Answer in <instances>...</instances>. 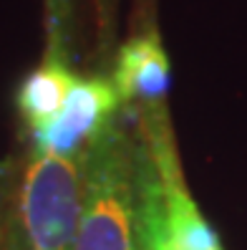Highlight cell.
<instances>
[{
  "instance_id": "6da1fadb",
  "label": "cell",
  "mask_w": 247,
  "mask_h": 250,
  "mask_svg": "<svg viewBox=\"0 0 247 250\" xmlns=\"http://www.w3.org/2000/svg\"><path fill=\"white\" fill-rule=\"evenodd\" d=\"M139 139L119 116L83 154L76 250H136Z\"/></svg>"
},
{
  "instance_id": "7a4b0ae2",
  "label": "cell",
  "mask_w": 247,
  "mask_h": 250,
  "mask_svg": "<svg viewBox=\"0 0 247 250\" xmlns=\"http://www.w3.org/2000/svg\"><path fill=\"white\" fill-rule=\"evenodd\" d=\"M83 195V157L33 149L18 189L20 250H76Z\"/></svg>"
},
{
  "instance_id": "3957f363",
  "label": "cell",
  "mask_w": 247,
  "mask_h": 250,
  "mask_svg": "<svg viewBox=\"0 0 247 250\" xmlns=\"http://www.w3.org/2000/svg\"><path fill=\"white\" fill-rule=\"evenodd\" d=\"M121 99L111 76H81L68 91L61 111L33 131V149L81 159L86 149L121 116Z\"/></svg>"
},
{
  "instance_id": "277c9868",
  "label": "cell",
  "mask_w": 247,
  "mask_h": 250,
  "mask_svg": "<svg viewBox=\"0 0 247 250\" xmlns=\"http://www.w3.org/2000/svg\"><path fill=\"white\" fill-rule=\"evenodd\" d=\"M111 81L119 91L121 104L129 109L147 111L167 106L171 66L162 36L154 28L139 31L119 46Z\"/></svg>"
},
{
  "instance_id": "5b68a950",
  "label": "cell",
  "mask_w": 247,
  "mask_h": 250,
  "mask_svg": "<svg viewBox=\"0 0 247 250\" xmlns=\"http://www.w3.org/2000/svg\"><path fill=\"white\" fill-rule=\"evenodd\" d=\"M164 220L171 250H225L212 223L199 210L190 187H171L164 195Z\"/></svg>"
},
{
  "instance_id": "8992f818",
  "label": "cell",
  "mask_w": 247,
  "mask_h": 250,
  "mask_svg": "<svg viewBox=\"0 0 247 250\" xmlns=\"http://www.w3.org/2000/svg\"><path fill=\"white\" fill-rule=\"evenodd\" d=\"M136 129V126H134ZM139 139V134H136ZM139 235L136 250H171L162 205V189H159L156 167L139 139Z\"/></svg>"
},
{
  "instance_id": "52a82bcc",
  "label": "cell",
  "mask_w": 247,
  "mask_h": 250,
  "mask_svg": "<svg viewBox=\"0 0 247 250\" xmlns=\"http://www.w3.org/2000/svg\"><path fill=\"white\" fill-rule=\"evenodd\" d=\"M5 197H8V169L0 165V243H3V228H5Z\"/></svg>"
}]
</instances>
